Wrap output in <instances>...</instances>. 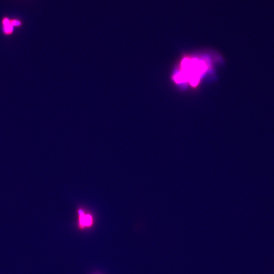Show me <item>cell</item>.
I'll list each match as a JSON object with an SVG mask.
<instances>
[{"label": "cell", "instance_id": "1", "mask_svg": "<svg viewBox=\"0 0 274 274\" xmlns=\"http://www.w3.org/2000/svg\"><path fill=\"white\" fill-rule=\"evenodd\" d=\"M78 226L81 229L87 228L94 224V218L89 213H86L82 209L78 210Z\"/></svg>", "mask_w": 274, "mask_h": 274}, {"label": "cell", "instance_id": "2", "mask_svg": "<svg viewBox=\"0 0 274 274\" xmlns=\"http://www.w3.org/2000/svg\"><path fill=\"white\" fill-rule=\"evenodd\" d=\"M14 28L10 24L7 26H2V32L6 36H10L13 34Z\"/></svg>", "mask_w": 274, "mask_h": 274}, {"label": "cell", "instance_id": "3", "mask_svg": "<svg viewBox=\"0 0 274 274\" xmlns=\"http://www.w3.org/2000/svg\"><path fill=\"white\" fill-rule=\"evenodd\" d=\"M10 24L14 28H20L22 26V21L17 18L10 19Z\"/></svg>", "mask_w": 274, "mask_h": 274}]
</instances>
